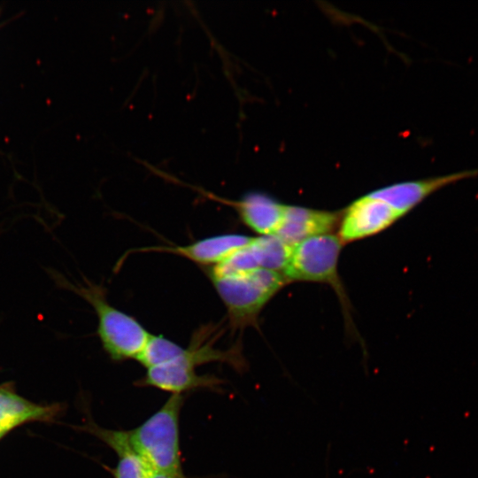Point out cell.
Wrapping results in <instances>:
<instances>
[{
  "label": "cell",
  "mask_w": 478,
  "mask_h": 478,
  "mask_svg": "<svg viewBox=\"0 0 478 478\" xmlns=\"http://www.w3.org/2000/svg\"><path fill=\"white\" fill-rule=\"evenodd\" d=\"M219 326L205 325L192 334L187 347L178 345L174 356L166 363L156 366L150 373L153 388L171 395L198 389H218L221 381L213 374H198L196 367L212 362H224L242 369L244 360L239 346L228 350L214 346L220 335Z\"/></svg>",
  "instance_id": "obj_1"
},
{
  "label": "cell",
  "mask_w": 478,
  "mask_h": 478,
  "mask_svg": "<svg viewBox=\"0 0 478 478\" xmlns=\"http://www.w3.org/2000/svg\"><path fill=\"white\" fill-rule=\"evenodd\" d=\"M47 272L56 286L75 293L93 307L97 317V335L112 361L138 359L151 334L134 317L111 305L103 286L86 279L85 284H74L54 269Z\"/></svg>",
  "instance_id": "obj_2"
},
{
  "label": "cell",
  "mask_w": 478,
  "mask_h": 478,
  "mask_svg": "<svg viewBox=\"0 0 478 478\" xmlns=\"http://www.w3.org/2000/svg\"><path fill=\"white\" fill-rule=\"evenodd\" d=\"M205 273L226 306L233 329L256 326L265 305L288 282L282 274L264 268L227 274L205 270Z\"/></svg>",
  "instance_id": "obj_3"
},
{
  "label": "cell",
  "mask_w": 478,
  "mask_h": 478,
  "mask_svg": "<svg viewBox=\"0 0 478 478\" xmlns=\"http://www.w3.org/2000/svg\"><path fill=\"white\" fill-rule=\"evenodd\" d=\"M182 395H171L142 424L128 430L131 443L152 472L186 478L181 458L180 414Z\"/></svg>",
  "instance_id": "obj_4"
},
{
  "label": "cell",
  "mask_w": 478,
  "mask_h": 478,
  "mask_svg": "<svg viewBox=\"0 0 478 478\" xmlns=\"http://www.w3.org/2000/svg\"><path fill=\"white\" fill-rule=\"evenodd\" d=\"M342 246L339 237L330 234L305 239L292 247L282 275L287 281H313L330 285L340 298L349 323L350 303L337 273Z\"/></svg>",
  "instance_id": "obj_5"
},
{
  "label": "cell",
  "mask_w": 478,
  "mask_h": 478,
  "mask_svg": "<svg viewBox=\"0 0 478 478\" xmlns=\"http://www.w3.org/2000/svg\"><path fill=\"white\" fill-rule=\"evenodd\" d=\"M401 217L389 204L366 194L341 214L338 237L343 244L358 241L382 232Z\"/></svg>",
  "instance_id": "obj_6"
},
{
  "label": "cell",
  "mask_w": 478,
  "mask_h": 478,
  "mask_svg": "<svg viewBox=\"0 0 478 478\" xmlns=\"http://www.w3.org/2000/svg\"><path fill=\"white\" fill-rule=\"evenodd\" d=\"M477 176L478 169H467L425 179L397 182L368 194L386 202L403 217L436 191Z\"/></svg>",
  "instance_id": "obj_7"
},
{
  "label": "cell",
  "mask_w": 478,
  "mask_h": 478,
  "mask_svg": "<svg viewBox=\"0 0 478 478\" xmlns=\"http://www.w3.org/2000/svg\"><path fill=\"white\" fill-rule=\"evenodd\" d=\"M204 195L232 206L240 220L260 235H274L283 219L286 205L263 192H249L237 200L224 199L207 192Z\"/></svg>",
  "instance_id": "obj_8"
},
{
  "label": "cell",
  "mask_w": 478,
  "mask_h": 478,
  "mask_svg": "<svg viewBox=\"0 0 478 478\" xmlns=\"http://www.w3.org/2000/svg\"><path fill=\"white\" fill-rule=\"evenodd\" d=\"M340 213L286 205L282 221L274 235L289 246L310 237L330 234L339 224Z\"/></svg>",
  "instance_id": "obj_9"
},
{
  "label": "cell",
  "mask_w": 478,
  "mask_h": 478,
  "mask_svg": "<svg viewBox=\"0 0 478 478\" xmlns=\"http://www.w3.org/2000/svg\"><path fill=\"white\" fill-rule=\"evenodd\" d=\"M252 238L241 234H222L203 238L184 246L150 247L143 251L172 253L208 268L224 262L247 245Z\"/></svg>",
  "instance_id": "obj_10"
},
{
  "label": "cell",
  "mask_w": 478,
  "mask_h": 478,
  "mask_svg": "<svg viewBox=\"0 0 478 478\" xmlns=\"http://www.w3.org/2000/svg\"><path fill=\"white\" fill-rule=\"evenodd\" d=\"M58 405H40L19 396L11 383L0 384V439L15 428L31 421H51Z\"/></svg>",
  "instance_id": "obj_11"
},
{
  "label": "cell",
  "mask_w": 478,
  "mask_h": 478,
  "mask_svg": "<svg viewBox=\"0 0 478 478\" xmlns=\"http://www.w3.org/2000/svg\"><path fill=\"white\" fill-rule=\"evenodd\" d=\"M81 429L94 435L116 453L113 478H150L152 471L134 448L127 431L104 428L93 421L86 423Z\"/></svg>",
  "instance_id": "obj_12"
},
{
  "label": "cell",
  "mask_w": 478,
  "mask_h": 478,
  "mask_svg": "<svg viewBox=\"0 0 478 478\" xmlns=\"http://www.w3.org/2000/svg\"><path fill=\"white\" fill-rule=\"evenodd\" d=\"M250 247L259 268L281 274H282L292 251V246L276 235L253 237Z\"/></svg>",
  "instance_id": "obj_13"
},
{
  "label": "cell",
  "mask_w": 478,
  "mask_h": 478,
  "mask_svg": "<svg viewBox=\"0 0 478 478\" xmlns=\"http://www.w3.org/2000/svg\"><path fill=\"white\" fill-rule=\"evenodd\" d=\"M150 478H174L173 476L168 475L163 473L152 472Z\"/></svg>",
  "instance_id": "obj_14"
}]
</instances>
